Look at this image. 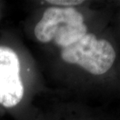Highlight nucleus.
Wrapping results in <instances>:
<instances>
[{"mask_svg": "<svg viewBox=\"0 0 120 120\" xmlns=\"http://www.w3.org/2000/svg\"><path fill=\"white\" fill-rule=\"evenodd\" d=\"M34 32L38 41L45 44L52 41L62 49L85 35L87 27L82 13L73 7L51 6L44 11Z\"/></svg>", "mask_w": 120, "mask_h": 120, "instance_id": "obj_1", "label": "nucleus"}, {"mask_svg": "<svg viewBox=\"0 0 120 120\" xmlns=\"http://www.w3.org/2000/svg\"><path fill=\"white\" fill-rule=\"evenodd\" d=\"M60 56L66 63L79 66L92 75L101 76L111 69L116 53L109 41L87 33L74 44L62 49Z\"/></svg>", "mask_w": 120, "mask_h": 120, "instance_id": "obj_2", "label": "nucleus"}, {"mask_svg": "<svg viewBox=\"0 0 120 120\" xmlns=\"http://www.w3.org/2000/svg\"><path fill=\"white\" fill-rule=\"evenodd\" d=\"M23 95L18 55L11 48L0 45V105L13 108L20 104Z\"/></svg>", "mask_w": 120, "mask_h": 120, "instance_id": "obj_3", "label": "nucleus"}, {"mask_svg": "<svg viewBox=\"0 0 120 120\" xmlns=\"http://www.w3.org/2000/svg\"><path fill=\"white\" fill-rule=\"evenodd\" d=\"M43 2H46L52 6L59 7H73L74 6L82 4L84 2L81 1V0H48V1H44Z\"/></svg>", "mask_w": 120, "mask_h": 120, "instance_id": "obj_4", "label": "nucleus"}]
</instances>
